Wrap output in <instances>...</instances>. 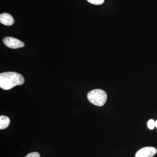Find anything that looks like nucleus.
<instances>
[{"mask_svg":"<svg viewBox=\"0 0 157 157\" xmlns=\"http://www.w3.org/2000/svg\"><path fill=\"white\" fill-rule=\"evenodd\" d=\"M10 123V119L8 117L4 115L0 116V129L1 130H3L8 128Z\"/></svg>","mask_w":157,"mask_h":157,"instance_id":"6","label":"nucleus"},{"mask_svg":"<svg viewBox=\"0 0 157 157\" xmlns=\"http://www.w3.org/2000/svg\"><path fill=\"white\" fill-rule=\"evenodd\" d=\"M3 43L9 48L16 49L22 48L25 44L19 39L11 37H6L3 39Z\"/></svg>","mask_w":157,"mask_h":157,"instance_id":"3","label":"nucleus"},{"mask_svg":"<svg viewBox=\"0 0 157 157\" xmlns=\"http://www.w3.org/2000/svg\"><path fill=\"white\" fill-rule=\"evenodd\" d=\"M25 157H40V155L37 152L30 153L27 155Z\"/></svg>","mask_w":157,"mask_h":157,"instance_id":"9","label":"nucleus"},{"mask_svg":"<svg viewBox=\"0 0 157 157\" xmlns=\"http://www.w3.org/2000/svg\"><path fill=\"white\" fill-rule=\"evenodd\" d=\"M86 1L90 4L97 5V6L102 5L104 2V0H86Z\"/></svg>","mask_w":157,"mask_h":157,"instance_id":"7","label":"nucleus"},{"mask_svg":"<svg viewBox=\"0 0 157 157\" xmlns=\"http://www.w3.org/2000/svg\"><path fill=\"white\" fill-rule=\"evenodd\" d=\"M155 122V126L157 128V120Z\"/></svg>","mask_w":157,"mask_h":157,"instance_id":"10","label":"nucleus"},{"mask_svg":"<svg viewBox=\"0 0 157 157\" xmlns=\"http://www.w3.org/2000/svg\"><path fill=\"white\" fill-rule=\"evenodd\" d=\"M157 149L153 147H146L137 152L135 157H152L156 154Z\"/></svg>","mask_w":157,"mask_h":157,"instance_id":"4","label":"nucleus"},{"mask_svg":"<svg viewBox=\"0 0 157 157\" xmlns=\"http://www.w3.org/2000/svg\"><path fill=\"white\" fill-rule=\"evenodd\" d=\"M155 126V122L152 119L150 120L147 122V127L148 128L152 130Z\"/></svg>","mask_w":157,"mask_h":157,"instance_id":"8","label":"nucleus"},{"mask_svg":"<svg viewBox=\"0 0 157 157\" xmlns=\"http://www.w3.org/2000/svg\"><path fill=\"white\" fill-rule=\"evenodd\" d=\"M88 101L93 105L102 107L107 101V95L106 92L101 89H95L88 93Z\"/></svg>","mask_w":157,"mask_h":157,"instance_id":"2","label":"nucleus"},{"mask_svg":"<svg viewBox=\"0 0 157 157\" xmlns=\"http://www.w3.org/2000/svg\"><path fill=\"white\" fill-rule=\"evenodd\" d=\"M25 79L19 73L7 72L0 74V87L4 90H9L16 86L24 84Z\"/></svg>","mask_w":157,"mask_h":157,"instance_id":"1","label":"nucleus"},{"mask_svg":"<svg viewBox=\"0 0 157 157\" xmlns=\"http://www.w3.org/2000/svg\"><path fill=\"white\" fill-rule=\"evenodd\" d=\"M0 22L4 25L11 26L14 23V20L11 14L4 13L0 14Z\"/></svg>","mask_w":157,"mask_h":157,"instance_id":"5","label":"nucleus"}]
</instances>
